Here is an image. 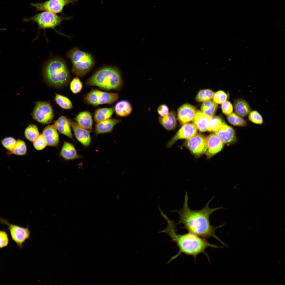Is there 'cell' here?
<instances>
[{
  "label": "cell",
  "instance_id": "obj_1",
  "mask_svg": "<svg viewBox=\"0 0 285 285\" xmlns=\"http://www.w3.org/2000/svg\"><path fill=\"white\" fill-rule=\"evenodd\" d=\"M213 199V198L210 200L202 209L193 210L188 206V196L186 192L183 207L179 211L180 216L179 222L189 232L204 238L213 237L222 242L215 233L218 227L212 225L209 218L213 212L223 208L210 207L209 204Z\"/></svg>",
  "mask_w": 285,
  "mask_h": 285
},
{
  "label": "cell",
  "instance_id": "obj_2",
  "mask_svg": "<svg viewBox=\"0 0 285 285\" xmlns=\"http://www.w3.org/2000/svg\"><path fill=\"white\" fill-rule=\"evenodd\" d=\"M163 232L168 234L179 248L178 252L171 258L169 263L175 259L182 253L196 257L200 254L204 253L208 248L218 247V246L209 243L204 238L189 232L183 234H177L175 226L173 224L169 225Z\"/></svg>",
  "mask_w": 285,
  "mask_h": 285
},
{
  "label": "cell",
  "instance_id": "obj_3",
  "mask_svg": "<svg viewBox=\"0 0 285 285\" xmlns=\"http://www.w3.org/2000/svg\"><path fill=\"white\" fill-rule=\"evenodd\" d=\"M44 80L49 85L57 88H63L69 83L70 72L66 63L61 58H55L45 64L42 70Z\"/></svg>",
  "mask_w": 285,
  "mask_h": 285
},
{
  "label": "cell",
  "instance_id": "obj_4",
  "mask_svg": "<svg viewBox=\"0 0 285 285\" xmlns=\"http://www.w3.org/2000/svg\"><path fill=\"white\" fill-rule=\"evenodd\" d=\"M88 86H94L106 91L118 90L123 85L120 70L114 67L106 66L95 72L86 81Z\"/></svg>",
  "mask_w": 285,
  "mask_h": 285
},
{
  "label": "cell",
  "instance_id": "obj_5",
  "mask_svg": "<svg viewBox=\"0 0 285 285\" xmlns=\"http://www.w3.org/2000/svg\"><path fill=\"white\" fill-rule=\"evenodd\" d=\"M67 56L72 65V71L75 75L82 77L93 68L94 61L92 55L74 48L68 53Z\"/></svg>",
  "mask_w": 285,
  "mask_h": 285
},
{
  "label": "cell",
  "instance_id": "obj_6",
  "mask_svg": "<svg viewBox=\"0 0 285 285\" xmlns=\"http://www.w3.org/2000/svg\"><path fill=\"white\" fill-rule=\"evenodd\" d=\"M70 17H63L49 11H44L30 18H24L23 20L25 22L36 23L39 29L51 28L57 31L55 27L60 25L63 21Z\"/></svg>",
  "mask_w": 285,
  "mask_h": 285
},
{
  "label": "cell",
  "instance_id": "obj_7",
  "mask_svg": "<svg viewBox=\"0 0 285 285\" xmlns=\"http://www.w3.org/2000/svg\"><path fill=\"white\" fill-rule=\"evenodd\" d=\"M119 95L116 93H110L98 89H92L84 96V102L96 106L105 104H111L117 101Z\"/></svg>",
  "mask_w": 285,
  "mask_h": 285
},
{
  "label": "cell",
  "instance_id": "obj_8",
  "mask_svg": "<svg viewBox=\"0 0 285 285\" xmlns=\"http://www.w3.org/2000/svg\"><path fill=\"white\" fill-rule=\"evenodd\" d=\"M31 115L34 120L43 124H50L54 116L50 103L48 102L42 101L36 102Z\"/></svg>",
  "mask_w": 285,
  "mask_h": 285
},
{
  "label": "cell",
  "instance_id": "obj_9",
  "mask_svg": "<svg viewBox=\"0 0 285 285\" xmlns=\"http://www.w3.org/2000/svg\"><path fill=\"white\" fill-rule=\"evenodd\" d=\"M78 1V0H48L42 2H31L30 5L37 11H47L56 14L62 13L65 6Z\"/></svg>",
  "mask_w": 285,
  "mask_h": 285
},
{
  "label": "cell",
  "instance_id": "obj_10",
  "mask_svg": "<svg viewBox=\"0 0 285 285\" xmlns=\"http://www.w3.org/2000/svg\"><path fill=\"white\" fill-rule=\"evenodd\" d=\"M0 222L7 226L12 239L20 248H22L23 244L30 237V232L28 227H23L12 224L2 218L0 219Z\"/></svg>",
  "mask_w": 285,
  "mask_h": 285
},
{
  "label": "cell",
  "instance_id": "obj_11",
  "mask_svg": "<svg viewBox=\"0 0 285 285\" xmlns=\"http://www.w3.org/2000/svg\"><path fill=\"white\" fill-rule=\"evenodd\" d=\"M186 145L192 154L197 157L206 153L207 149L206 138L200 134H197L187 140Z\"/></svg>",
  "mask_w": 285,
  "mask_h": 285
},
{
  "label": "cell",
  "instance_id": "obj_12",
  "mask_svg": "<svg viewBox=\"0 0 285 285\" xmlns=\"http://www.w3.org/2000/svg\"><path fill=\"white\" fill-rule=\"evenodd\" d=\"M197 129L192 123L183 124L174 136L168 141L167 145L168 148L171 147L175 142L180 139L188 140L197 134Z\"/></svg>",
  "mask_w": 285,
  "mask_h": 285
},
{
  "label": "cell",
  "instance_id": "obj_13",
  "mask_svg": "<svg viewBox=\"0 0 285 285\" xmlns=\"http://www.w3.org/2000/svg\"><path fill=\"white\" fill-rule=\"evenodd\" d=\"M197 111L194 106L185 104L180 106L177 111V118L182 124L193 120Z\"/></svg>",
  "mask_w": 285,
  "mask_h": 285
},
{
  "label": "cell",
  "instance_id": "obj_14",
  "mask_svg": "<svg viewBox=\"0 0 285 285\" xmlns=\"http://www.w3.org/2000/svg\"><path fill=\"white\" fill-rule=\"evenodd\" d=\"M207 149L206 156L208 158L213 156L222 149L224 143L215 134H212L206 138Z\"/></svg>",
  "mask_w": 285,
  "mask_h": 285
},
{
  "label": "cell",
  "instance_id": "obj_15",
  "mask_svg": "<svg viewBox=\"0 0 285 285\" xmlns=\"http://www.w3.org/2000/svg\"><path fill=\"white\" fill-rule=\"evenodd\" d=\"M71 127L77 140L83 146H88L91 142L90 132L79 126L76 122L70 120Z\"/></svg>",
  "mask_w": 285,
  "mask_h": 285
},
{
  "label": "cell",
  "instance_id": "obj_16",
  "mask_svg": "<svg viewBox=\"0 0 285 285\" xmlns=\"http://www.w3.org/2000/svg\"><path fill=\"white\" fill-rule=\"evenodd\" d=\"M223 143L231 144L236 140L234 129L225 123L223 124L219 129L215 132Z\"/></svg>",
  "mask_w": 285,
  "mask_h": 285
},
{
  "label": "cell",
  "instance_id": "obj_17",
  "mask_svg": "<svg viewBox=\"0 0 285 285\" xmlns=\"http://www.w3.org/2000/svg\"><path fill=\"white\" fill-rule=\"evenodd\" d=\"M57 131L54 124L48 125L44 129L42 134L47 145L56 146L58 145L59 137Z\"/></svg>",
  "mask_w": 285,
  "mask_h": 285
},
{
  "label": "cell",
  "instance_id": "obj_18",
  "mask_svg": "<svg viewBox=\"0 0 285 285\" xmlns=\"http://www.w3.org/2000/svg\"><path fill=\"white\" fill-rule=\"evenodd\" d=\"M121 121L119 119L110 118L96 123L95 129L96 135L111 132L115 125Z\"/></svg>",
  "mask_w": 285,
  "mask_h": 285
},
{
  "label": "cell",
  "instance_id": "obj_19",
  "mask_svg": "<svg viewBox=\"0 0 285 285\" xmlns=\"http://www.w3.org/2000/svg\"><path fill=\"white\" fill-rule=\"evenodd\" d=\"M76 123L81 127L90 132L92 130L93 120L91 113L85 111L79 113L74 118Z\"/></svg>",
  "mask_w": 285,
  "mask_h": 285
},
{
  "label": "cell",
  "instance_id": "obj_20",
  "mask_svg": "<svg viewBox=\"0 0 285 285\" xmlns=\"http://www.w3.org/2000/svg\"><path fill=\"white\" fill-rule=\"evenodd\" d=\"M54 125L60 133L73 140L70 120L66 117L63 116L60 117L54 122Z\"/></svg>",
  "mask_w": 285,
  "mask_h": 285
},
{
  "label": "cell",
  "instance_id": "obj_21",
  "mask_svg": "<svg viewBox=\"0 0 285 285\" xmlns=\"http://www.w3.org/2000/svg\"><path fill=\"white\" fill-rule=\"evenodd\" d=\"M211 117L201 111H197L193 120V123L200 131L205 132L208 130Z\"/></svg>",
  "mask_w": 285,
  "mask_h": 285
},
{
  "label": "cell",
  "instance_id": "obj_22",
  "mask_svg": "<svg viewBox=\"0 0 285 285\" xmlns=\"http://www.w3.org/2000/svg\"><path fill=\"white\" fill-rule=\"evenodd\" d=\"M60 155L64 159L72 160L81 158L78 155L74 146L71 143L64 141L60 153Z\"/></svg>",
  "mask_w": 285,
  "mask_h": 285
},
{
  "label": "cell",
  "instance_id": "obj_23",
  "mask_svg": "<svg viewBox=\"0 0 285 285\" xmlns=\"http://www.w3.org/2000/svg\"><path fill=\"white\" fill-rule=\"evenodd\" d=\"M159 121L162 126L168 130H174L177 126L176 115L173 111L169 112L164 116L160 117Z\"/></svg>",
  "mask_w": 285,
  "mask_h": 285
},
{
  "label": "cell",
  "instance_id": "obj_24",
  "mask_svg": "<svg viewBox=\"0 0 285 285\" xmlns=\"http://www.w3.org/2000/svg\"><path fill=\"white\" fill-rule=\"evenodd\" d=\"M234 108L235 113L242 117L247 116L251 111L248 103L241 98L237 99L235 100Z\"/></svg>",
  "mask_w": 285,
  "mask_h": 285
},
{
  "label": "cell",
  "instance_id": "obj_25",
  "mask_svg": "<svg viewBox=\"0 0 285 285\" xmlns=\"http://www.w3.org/2000/svg\"><path fill=\"white\" fill-rule=\"evenodd\" d=\"M114 107L116 115L118 116L125 117L129 115L132 110L130 103L126 100H122L117 102Z\"/></svg>",
  "mask_w": 285,
  "mask_h": 285
},
{
  "label": "cell",
  "instance_id": "obj_26",
  "mask_svg": "<svg viewBox=\"0 0 285 285\" xmlns=\"http://www.w3.org/2000/svg\"><path fill=\"white\" fill-rule=\"evenodd\" d=\"M114 112L113 107L98 108L95 111L94 121L97 123L110 118Z\"/></svg>",
  "mask_w": 285,
  "mask_h": 285
},
{
  "label": "cell",
  "instance_id": "obj_27",
  "mask_svg": "<svg viewBox=\"0 0 285 285\" xmlns=\"http://www.w3.org/2000/svg\"><path fill=\"white\" fill-rule=\"evenodd\" d=\"M217 104L211 100L203 102L201 105V111L206 115L212 117L214 115L217 108Z\"/></svg>",
  "mask_w": 285,
  "mask_h": 285
},
{
  "label": "cell",
  "instance_id": "obj_28",
  "mask_svg": "<svg viewBox=\"0 0 285 285\" xmlns=\"http://www.w3.org/2000/svg\"><path fill=\"white\" fill-rule=\"evenodd\" d=\"M54 100L56 103L62 109L70 110L73 108L71 101L65 96L56 93Z\"/></svg>",
  "mask_w": 285,
  "mask_h": 285
},
{
  "label": "cell",
  "instance_id": "obj_29",
  "mask_svg": "<svg viewBox=\"0 0 285 285\" xmlns=\"http://www.w3.org/2000/svg\"><path fill=\"white\" fill-rule=\"evenodd\" d=\"M37 126L35 124L29 125L25 129L24 135L28 140L33 142L39 135Z\"/></svg>",
  "mask_w": 285,
  "mask_h": 285
},
{
  "label": "cell",
  "instance_id": "obj_30",
  "mask_svg": "<svg viewBox=\"0 0 285 285\" xmlns=\"http://www.w3.org/2000/svg\"><path fill=\"white\" fill-rule=\"evenodd\" d=\"M227 118L229 122L234 126L244 127L247 125V122L244 119L234 113L227 116Z\"/></svg>",
  "mask_w": 285,
  "mask_h": 285
},
{
  "label": "cell",
  "instance_id": "obj_31",
  "mask_svg": "<svg viewBox=\"0 0 285 285\" xmlns=\"http://www.w3.org/2000/svg\"><path fill=\"white\" fill-rule=\"evenodd\" d=\"M215 93L210 89H202L200 91L196 97V100L198 102H202L211 100L213 99Z\"/></svg>",
  "mask_w": 285,
  "mask_h": 285
},
{
  "label": "cell",
  "instance_id": "obj_32",
  "mask_svg": "<svg viewBox=\"0 0 285 285\" xmlns=\"http://www.w3.org/2000/svg\"><path fill=\"white\" fill-rule=\"evenodd\" d=\"M225 123L220 117L218 116H213L212 117L207 131L215 132Z\"/></svg>",
  "mask_w": 285,
  "mask_h": 285
},
{
  "label": "cell",
  "instance_id": "obj_33",
  "mask_svg": "<svg viewBox=\"0 0 285 285\" xmlns=\"http://www.w3.org/2000/svg\"><path fill=\"white\" fill-rule=\"evenodd\" d=\"M27 152L25 143L23 140L19 139L17 140L16 145L11 153L16 155L22 156L26 155Z\"/></svg>",
  "mask_w": 285,
  "mask_h": 285
},
{
  "label": "cell",
  "instance_id": "obj_34",
  "mask_svg": "<svg viewBox=\"0 0 285 285\" xmlns=\"http://www.w3.org/2000/svg\"><path fill=\"white\" fill-rule=\"evenodd\" d=\"M83 87V83L78 77L74 78L70 83V89L72 92L74 94L80 92Z\"/></svg>",
  "mask_w": 285,
  "mask_h": 285
},
{
  "label": "cell",
  "instance_id": "obj_35",
  "mask_svg": "<svg viewBox=\"0 0 285 285\" xmlns=\"http://www.w3.org/2000/svg\"><path fill=\"white\" fill-rule=\"evenodd\" d=\"M17 141L14 138L11 137H5L1 141L2 146L8 151L11 152L15 147Z\"/></svg>",
  "mask_w": 285,
  "mask_h": 285
},
{
  "label": "cell",
  "instance_id": "obj_36",
  "mask_svg": "<svg viewBox=\"0 0 285 285\" xmlns=\"http://www.w3.org/2000/svg\"><path fill=\"white\" fill-rule=\"evenodd\" d=\"M228 98V94L225 92L219 91L214 93L213 101L217 104H222L226 101Z\"/></svg>",
  "mask_w": 285,
  "mask_h": 285
},
{
  "label": "cell",
  "instance_id": "obj_37",
  "mask_svg": "<svg viewBox=\"0 0 285 285\" xmlns=\"http://www.w3.org/2000/svg\"><path fill=\"white\" fill-rule=\"evenodd\" d=\"M33 142L34 148L38 151L43 150L47 145L46 141L42 134H40Z\"/></svg>",
  "mask_w": 285,
  "mask_h": 285
},
{
  "label": "cell",
  "instance_id": "obj_38",
  "mask_svg": "<svg viewBox=\"0 0 285 285\" xmlns=\"http://www.w3.org/2000/svg\"><path fill=\"white\" fill-rule=\"evenodd\" d=\"M249 120L252 122L261 125L263 123V120L261 115L256 111H251L248 117Z\"/></svg>",
  "mask_w": 285,
  "mask_h": 285
},
{
  "label": "cell",
  "instance_id": "obj_39",
  "mask_svg": "<svg viewBox=\"0 0 285 285\" xmlns=\"http://www.w3.org/2000/svg\"><path fill=\"white\" fill-rule=\"evenodd\" d=\"M9 239L7 234L5 231H0V248L7 246L9 243Z\"/></svg>",
  "mask_w": 285,
  "mask_h": 285
},
{
  "label": "cell",
  "instance_id": "obj_40",
  "mask_svg": "<svg viewBox=\"0 0 285 285\" xmlns=\"http://www.w3.org/2000/svg\"><path fill=\"white\" fill-rule=\"evenodd\" d=\"M222 104L221 109L223 113L227 116L232 113L233 107L232 104L230 101H226Z\"/></svg>",
  "mask_w": 285,
  "mask_h": 285
},
{
  "label": "cell",
  "instance_id": "obj_41",
  "mask_svg": "<svg viewBox=\"0 0 285 285\" xmlns=\"http://www.w3.org/2000/svg\"><path fill=\"white\" fill-rule=\"evenodd\" d=\"M157 112L160 116H164L167 115L169 113V109L167 105L162 104L158 107Z\"/></svg>",
  "mask_w": 285,
  "mask_h": 285
}]
</instances>
